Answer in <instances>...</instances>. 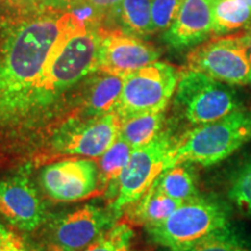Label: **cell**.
I'll return each mask as SVG.
<instances>
[{"instance_id":"cell-5","label":"cell","mask_w":251,"mask_h":251,"mask_svg":"<svg viewBox=\"0 0 251 251\" xmlns=\"http://www.w3.org/2000/svg\"><path fill=\"white\" fill-rule=\"evenodd\" d=\"M180 72L165 62H153L128 75L115 106L121 120L148 113L164 112L177 90Z\"/></svg>"},{"instance_id":"cell-29","label":"cell","mask_w":251,"mask_h":251,"mask_svg":"<svg viewBox=\"0 0 251 251\" xmlns=\"http://www.w3.org/2000/svg\"><path fill=\"white\" fill-rule=\"evenodd\" d=\"M244 37H246L248 56H249V59H250V63H251V28H249V29H248L246 33H244Z\"/></svg>"},{"instance_id":"cell-16","label":"cell","mask_w":251,"mask_h":251,"mask_svg":"<svg viewBox=\"0 0 251 251\" xmlns=\"http://www.w3.org/2000/svg\"><path fill=\"white\" fill-rule=\"evenodd\" d=\"M251 28V7L240 0H218L213 6V35L227 36Z\"/></svg>"},{"instance_id":"cell-13","label":"cell","mask_w":251,"mask_h":251,"mask_svg":"<svg viewBox=\"0 0 251 251\" xmlns=\"http://www.w3.org/2000/svg\"><path fill=\"white\" fill-rule=\"evenodd\" d=\"M214 0H184L163 40L174 49H185L202 43L213 35Z\"/></svg>"},{"instance_id":"cell-25","label":"cell","mask_w":251,"mask_h":251,"mask_svg":"<svg viewBox=\"0 0 251 251\" xmlns=\"http://www.w3.org/2000/svg\"><path fill=\"white\" fill-rule=\"evenodd\" d=\"M0 251H30L20 235L0 225Z\"/></svg>"},{"instance_id":"cell-23","label":"cell","mask_w":251,"mask_h":251,"mask_svg":"<svg viewBox=\"0 0 251 251\" xmlns=\"http://www.w3.org/2000/svg\"><path fill=\"white\" fill-rule=\"evenodd\" d=\"M184 0H151L152 33L165 31L179 11Z\"/></svg>"},{"instance_id":"cell-22","label":"cell","mask_w":251,"mask_h":251,"mask_svg":"<svg viewBox=\"0 0 251 251\" xmlns=\"http://www.w3.org/2000/svg\"><path fill=\"white\" fill-rule=\"evenodd\" d=\"M188 251H251V247L227 228L207 237Z\"/></svg>"},{"instance_id":"cell-34","label":"cell","mask_w":251,"mask_h":251,"mask_svg":"<svg viewBox=\"0 0 251 251\" xmlns=\"http://www.w3.org/2000/svg\"><path fill=\"white\" fill-rule=\"evenodd\" d=\"M214 1H218V0H214Z\"/></svg>"},{"instance_id":"cell-18","label":"cell","mask_w":251,"mask_h":251,"mask_svg":"<svg viewBox=\"0 0 251 251\" xmlns=\"http://www.w3.org/2000/svg\"><path fill=\"white\" fill-rule=\"evenodd\" d=\"M153 186L181 203L198 196L196 176L190 164H178L165 170Z\"/></svg>"},{"instance_id":"cell-20","label":"cell","mask_w":251,"mask_h":251,"mask_svg":"<svg viewBox=\"0 0 251 251\" xmlns=\"http://www.w3.org/2000/svg\"><path fill=\"white\" fill-rule=\"evenodd\" d=\"M131 151L133 148L129 144L125 142L121 137H118V140L99 157L98 165L102 188L119 180L129 161Z\"/></svg>"},{"instance_id":"cell-11","label":"cell","mask_w":251,"mask_h":251,"mask_svg":"<svg viewBox=\"0 0 251 251\" xmlns=\"http://www.w3.org/2000/svg\"><path fill=\"white\" fill-rule=\"evenodd\" d=\"M0 216L27 231L45 221V206L27 176H13L0 181Z\"/></svg>"},{"instance_id":"cell-4","label":"cell","mask_w":251,"mask_h":251,"mask_svg":"<svg viewBox=\"0 0 251 251\" xmlns=\"http://www.w3.org/2000/svg\"><path fill=\"white\" fill-rule=\"evenodd\" d=\"M121 122L114 112L74 119L50 140L36 166L70 158H99L118 140Z\"/></svg>"},{"instance_id":"cell-6","label":"cell","mask_w":251,"mask_h":251,"mask_svg":"<svg viewBox=\"0 0 251 251\" xmlns=\"http://www.w3.org/2000/svg\"><path fill=\"white\" fill-rule=\"evenodd\" d=\"M176 106L191 126H201L227 117L240 102L228 84L199 71L180 72L176 90Z\"/></svg>"},{"instance_id":"cell-7","label":"cell","mask_w":251,"mask_h":251,"mask_svg":"<svg viewBox=\"0 0 251 251\" xmlns=\"http://www.w3.org/2000/svg\"><path fill=\"white\" fill-rule=\"evenodd\" d=\"M176 141L170 131L162 130L151 142L133 149L129 161L118 180V192L113 212L119 213L137 202L155 184L163 172L170 169Z\"/></svg>"},{"instance_id":"cell-9","label":"cell","mask_w":251,"mask_h":251,"mask_svg":"<svg viewBox=\"0 0 251 251\" xmlns=\"http://www.w3.org/2000/svg\"><path fill=\"white\" fill-rule=\"evenodd\" d=\"M43 190L55 201H77L103 190L98 162L91 158L63 159L41 174Z\"/></svg>"},{"instance_id":"cell-14","label":"cell","mask_w":251,"mask_h":251,"mask_svg":"<svg viewBox=\"0 0 251 251\" xmlns=\"http://www.w3.org/2000/svg\"><path fill=\"white\" fill-rule=\"evenodd\" d=\"M125 78L107 72L97 71L87 81L85 92V114L87 117L113 113L120 98Z\"/></svg>"},{"instance_id":"cell-30","label":"cell","mask_w":251,"mask_h":251,"mask_svg":"<svg viewBox=\"0 0 251 251\" xmlns=\"http://www.w3.org/2000/svg\"><path fill=\"white\" fill-rule=\"evenodd\" d=\"M19 4L21 6H27V5H33V4H37V0H18Z\"/></svg>"},{"instance_id":"cell-17","label":"cell","mask_w":251,"mask_h":251,"mask_svg":"<svg viewBox=\"0 0 251 251\" xmlns=\"http://www.w3.org/2000/svg\"><path fill=\"white\" fill-rule=\"evenodd\" d=\"M164 120V112L148 113L125 119L121 122L119 137L133 149L140 148L151 142L161 133Z\"/></svg>"},{"instance_id":"cell-10","label":"cell","mask_w":251,"mask_h":251,"mask_svg":"<svg viewBox=\"0 0 251 251\" xmlns=\"http://www.w3.org/2000/svg\"><path fill=\"white\" fill-rule=\"evenodd\" d=\"M161 51L139 37L121 30H107L103 27L100 45L99 71L119 77H127L139 69L158 61Z\"/></svg>"},{"instance_id":"cell-24","label":"cell","mask_w":251,"mask_h":251,"mask_svg":"<svg viewBox=\"0 0 251 251\" xmlns=\"http://www.w3.org/2000/svg\"><path fill=\"white\" fill-rule=\"evenodd\" d=\"M229 197L242 211L251 213V162L244 165L235 177Z\"/></svg>"},{"instance_id":"cell-26","label":"cell","mask_w":251,"mask_h":251,"mask_svg":"<svg viewBox=\"0 0 251 251\" xmlns=\"http://www.w3.org/2000/svg\"><path fill=\"white\" fill-rule=\"evenodd\" d=\"M84 2L92 6L107 20L113 12L115 11V8L121 4L122 0H84Z\"/></svg>"},{"instance_id":"cell-31","label":"cell","mask_w":251,"mask_h":251,"mask_svg":"<svg viewBox=\"0 0 251 251\" xmlns=\"http://www.w3.org/2000/svg\"><path fill=\"white\" fill-rule=\"evenodd\" d=\"M37 1H39L40 4H42V5L50 6V4H51V2L54 1V0H37Z\"/></svg>"},{"instance_id":"cell-3","label":"cell","mask_w":251,"mask_h":251,"mask_svg":"<svg viewBox=\"0 0 251 251\" xmlns=\"http://www.w3.org/2000/svg\"><path fill=\"white\" fill-rule=\"evenodd\" d=\"M146 228L150 237L166 249L188 251L207 237L229 228V214L219 200L196 196L181 203L161 224Z\"/></svg>"},{"instance_id":"cell-32","label":"cell","mask_w":251,"mask_h":251,"mask_svg":"<svg viewBox=\"0 0 251 251\" xmlns=\"http://www.w3.org/2000/svg\"><path fill=\"white\" fill-rule=\"evenodd\" d=\"M240 1H242V2H244V4H246V5H248V6H249V7H251V0H240Z\"/></svg>"},{"instance_id":"cell-28","label":"cell","mask_w":251,"mask_h":251,"mask_svg":"<svg viewBox=\"0 0 251 251\" xmlns=\"http://www.w3.org/2000/svg\"><path fill=\"white\" fill-rule=\"evenodd\" d=\"M18 0H0V11H5V9L20 7Z\"/></svg>"},{"instance_id":"cell-21","label":"cell","mask_w":251,"mask_h":251,"mask_svg":"<svg viewBox=\"0 0 251 251\" xmlns=\"http://www.w3.org/2000/svg\"><path fill=\"white\" fill-rule=\"evenodd\" d=\"M133 230L128 225L113 226L83 251H130Z\"/></svg>"},{"instance_id":"cell-15","label":"cell","mask_w":251,"mask_h":251,"mask_svg":"<svg viewBox=\"0 0 251 251\" xmlns=\"http://www.w3.org/2000/svg\"><path fill=\"white\" fill-rule=\"evenodd\" d=\"M114 19L119 30L143 39L152 33L151 0H122L108 19Z\"/></svg>"},{"instance_id":"cell-1","label":"cell","mask_w":251,"mask_h":251,"mask_svg":"<svg viewBox=\"0 0 251 251\" xmlns=\"http://www.w3.org/2000/svg\"><path fill=\"white\" fill-rule=\"evenodd\" d=\"M102 35L40 2L0 11V169L36 166L63 126L87 117Z\"/></svg>"},{"instance_id":"cell-33","label":"cell","mask_w":251,"mask_h":251,"mask_svg":"<svg viewBox=\"0 0 251 251\" xmlns=\"http://www.w3.org/2000/svg\"><path fill=\"white\" fill-rule=\"evenodd\" d=\"M50 251H62V249H59V248L56 246V244H54V246H52V248H51V250Z\"/></svg>"},{"instance_id":"cell-27","label":"cell","mask_w":251,"mask_h":251,"mask_svg":"<svg viewBox=\"0 0 251 251\" xmlns=\"http://www.w3.org/2000/svg\"><path fill=\"white\" fill-rule=\"evenodd\" d=\"M84 0H54V1L50 4V7H55L59 9H64V11H68L75 6L83 4Z\"/></svg>"},{"instance_id":"cell-12","label":"cell","mask_w":251,"mask_h":251,"mask_svg":"<svg viewBox=\"0 0 251 251\" xmlns=\"http://www.w3.org/2000/svg\"><path fill=\"white\" fill-rule=\"evenodd\" d=\"M113 214L97 206H84L63 218L56 229V246L62 251H80L111 229Z\"/></svg>"},{"instance_id":"cell-8","label":"cell","mask_w":251,"mask_h":251,"mask_svg":"<svg viewBox=\"0 0 251 251\" xmlns=\"http://www.w3.org/2000/svg\"><path fill=\"white\" fill-rule=\"evenodd\" d=\"M187 69L228 85L251 84V63L244 34L207 41L187 56Z\"/></svg>"},{"instance_id":"cell-19","label":"cell","mask_w":251,"mask_h":251,"mask_svg":"<svg viewBox=\"0 0 251 251\" xmlns=\"http://www.w3.org/2000/svg\"><path fill=\"white\" fill-rule=\"evenodd\" d=\"M181 205V202L165 196L153 186L137 201L134 218L141 224L148 226L158 225L164 221Z\"/></svg>"},{"instance_id":"cell-2","label":"cell","mask_w":251,"mask_h":251,"mask_svg":"<svg viewBox=\"0 0 251 251\" xmlns=\"http://www.w3.org/2000/svg\"><path fill=\"white\" fill-rule=\"evenodd\" d=\"M250 140L251 111L240 108L220 120L197 126L176 141L170 168L178 164H215Z\"/></svg>"}]
</instances>
